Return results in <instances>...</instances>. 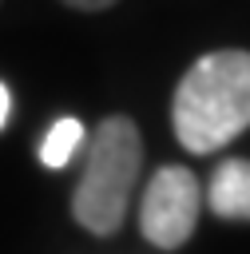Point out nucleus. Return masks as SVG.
Wrapping results in <instances>:
<instances>
[{"label":"nucleus","mask_w":250,"mask_h":254,"mask_svg":"<svg viewBox=\"0 0 250 254\" xmlns=\"http://www.w3.org/2000/svg\"><path fill=\"white\" fill-rule=\"evenodd\" d=\"M60 4H67V8H75V12H103V8H111V4H119V0H60Z\"/></svg>","instance_id":"nucleus-6"},{"label":"nucleus","mask_w":250,"mask_h":254,"mask_svg":"<svg viewBox=\"0 0 250 254\" xmlns=\"http://www.w3.org/2000/svg\"><path fill=\"white\" fill-rule=\"evenodd\" d=\"M198 210H202V187L194 179V171L167 163L159 167L147 187H143V202H139V230L151 246L159 250H179L194 226H198Z\"/></svg>","instance_id":"nucleus-3"},{"label":"nucleus","mask_w":250,"mask_h":254,"mask_svg":"<svg viewBox=\"0 0 250 254\" xmlns=\"http://www.w3.org/2000/svg\"><path fill=\"white\" fill-rule=\"evenodd\" d=\"M202 202L230 222H250V159H222L202 190Z\"/></svg>","instance_id":"nucleus-4"},{"label":"nucleus","mask_w":250,"mask_h":254,"mask_svg":"<svg viewBox=\"0 0 250 254\" xmlns=\"http://www.w3.org/2000/svg\"><path fill=\"white\" fill-rule=\"evenodd\" d=\"M139 167H143V135H139L135 119L107 115L87 139L83 171L71 190L75 222L83 230H91L95 238H111L127 218V202L139 183Z\"/></svg>","instance_id":"nucleus-2"},{"label":"nucleus","mask_w":250,"mask_h":254,"mask_svg":"<svg viewBox=\"0 0 250 254\" xmlns=\"http://www.w3.org/2000/svg\"><path fill=\"white\" fill-rule=\"evenodd\" d=\"M79 143H83V123H79V119H60V123H52V131H48L44 143H40L44 167H67L71 155L79 151Z\"/></svg>","instance_id":"nucleus-5"},{"label":"nucleus","mask_w":250,"mask_h":254,"mask_svg":"<svg viewBox=\"0 0 250 254\" xmlns=\"http://www.w3.org/2000/svg\"><path fill=\"white\" fill-rule=\"evenodd\" d=\"M8 107H12V99H8V87L0 83V127L8 123Z\"/></svg>","instance_id":"nucleus-7"},{"label":"nucleus","mask_w":250,"mask_h":254,"mask_svg":"<svg viewBox=\"0 0 250 254\" xmlns=\"http://www.w3.org/2000/svg\"><path fill=\"white\" fill-rule=\"evenodd\" d=\"M175 139L190 155H210L250 127V52L226 48L194 60L171 99Z\"/></svg>","instance_id":"nucleus-1"}]
</instances>
